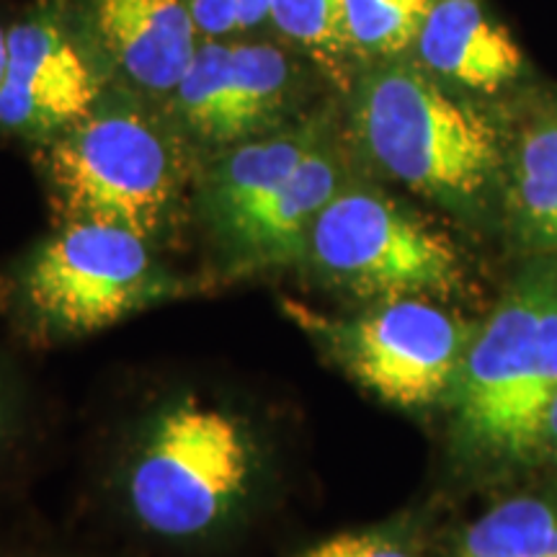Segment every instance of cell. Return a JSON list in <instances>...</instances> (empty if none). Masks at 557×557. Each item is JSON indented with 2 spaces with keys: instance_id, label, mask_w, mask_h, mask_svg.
I'll list each match as a JSON object with an SVG mask.
<instances>
[{
  "instance_id": "obj_1",
  "label": "cell",
  "mask_w": 557,
  "mask_h": 557,
  "mask_svg": "<svg viewBox=\"0 0 557 557\" xmlns=\"http://www.w3.org/2000/svg\"><path fill=\"white\" fill-rule=\"evenodd\" d=\"M259 444L240 416L184 398L165 406L124 485L127 513L163 547H207L238 524L259 475Z\"/></svg>"
},
{
  "instance_id": "obj_2",
  "label": "cell",
  "mask_w": 557,
  "mask_h": 557,
  "mask_svg": "<svg viewBox=\"0 0 557 557\" xmlns=\"http://www.w3.org/2000/svg\"><path fill=\"white\" fill-rule=\"evenodd\" d=\"M351 122L380 171L451 209L478 207L504 171V143L491 116L416 62L377 60L364 70Z\"/></svg>"
},
{
  "instance_id": "obj_3",
  "label": "cell",
  "mask_w": 557,
  "mask_h": 557,
  "mask_svg": "<svg viewBox=\"0 0 557 557\" xmlns=\"http://www.w3.org/2000/svg\"><path fill=\"white\" fill-rule=\"evenodd\" d=\"M459 438L496 459L547 442L557 395V261L521 271L472 336L451 387Z\"/></svg>"
},
{
  "instance_id": "obj_4",
  "label": "cell",
  "mask_w": 557,
  "mask_h": 557,
  "mask_svg": "<svg viewBox=\"0 0 557 557\" xmlns=\"http://www.w3.org/2000/svg\"><path fill=\"white\" fill-rule=\"evenodd\" d=\"M47 176L70 220L107 222L152 238L184 186L176 137L132 107L90 109L47 150Z\"/></svg>"
},
{
  "instance_id": "obj_5",
  "label": "cell",
  "mask_w": 557,
  "mask_h": 557,
  "mask_svg": "<svg viewBox=\"0 0 557 557\" xmlns=\"http://www.w3.org/2000/svg\"><path fill=\"white\" fill-rule=\"evenodd\" d=\"M176 289L152 259L148 238L88 220H70L16 274V299L26 315L65 336L120 323Z\"/></svg>"
},
{
  "instance_id": "obj_6",
  "label": "cell",
  "mask_w": 557,
  "mask_h": 557,
  "mask_svg": "<svg viewBox=\"0 0 557 557\" xmlns=\"http://www.w3.org/2000/svg\"><path fill=\"white\" fill-rule=\"evenodd\" d=\"M308 248L325 276L374 302L449 295L465 274L449 235L364 186L341 189L325 205L312 222Z\"/></svg>"
},
{
  "instance_id": "obj_7",
  "label": "cell",
  "mask_w": 557,
  "mask_h": 557,
  "mask_svg": "<svg viewBox=\"0 0 557 557\" xmlns=\"http://www.w3.org/2000/svg\"><path fill=\"white\" fill-rule=\"evenodd\" d=\"M318 331L354 380L398 408H426L451 393L475 331L423 297L377 302L361 318Z\"/></svg>"
},
{
  "instance_id": "obj_8",
  "label": "cell",
  "mask_w": 557,
  "mask_h": 557,
  "mask_svg": "<svg viewBox=\"0 0 557 557\" xmlns=\"http://www.w3.org/2000/svg\"><path fill=\"white\" fill-rule=\"evenodd\" d=\"M101 83L70 34L60 3L39 5L9 32V65L0 86V127L52 135L81 122Z\"/></svg>"
},
{
  "instance_id": "obj_9",
  "label": "cell",
  "mask_w": 557,
  "mask_h": 557,
  "mask_svg": "<svg viewBox=\"0 0 557 557\" xmlns=\"http://www.w3.org/2000/svg\"><path fill=\"white\" fill-rule=\"evenodd\" d=\"M413 62L431 78L472 94H498L524 73V54L483 0H434L413 39Z\"/></svg>"
},
{
  "instance_id": "obj_10",
  "label": "cell",
  "mask_w": 557,
  "mask_h": 557,
  "mask_svg": "<svg viewBox=\"0 0 557 557\" xmlns=\"http://www.w3.org/2000/svg\"><path fill=\"white\" fill-rule=\"evenodd\" d=\"M103 52L137 88L171 94L199 50L186 0H90Z\"/></svg>"
},
{
  "instance_id": "obj_11",
  "label": "cell",
  "mask_w": 557,
  "mask_h": 557,
  "mask_svg": "<svg viewBox=\"0 0 557 557\" xmlns=\"http://www.w3.org/2000/svg\"><path fill=\"white\" fill-rule=\"evenodd\" d=\"M344 189L336 152L318 143L299 160L295 173L261 209H256L230 240L256 259H289L308 246L312 222Z\"/></svg>"
},
{
  "instance_id": "obj_12",
  "label": "cell",
  "mask_w": 557,
  "mask_h": 557,
  "mask_svg": "<svg viewBox=\"0 0 557 557\" xmlns=\"http://www.w3.org/2000/svg\"><path fill=\"white\" fill-rule=\"evenodd\" d=\"M320 143L315 129L278 132L238 145L209 178V207L227 238L282 189L308 152Z\"/></svg>"
},
{
  "instance_id": "obj_13",
  "label": "cell",
  "mask_w": 557,
  "mask_h": 557,
  "mask_svg": "<svg viewBox=\"0 0 557 557\" xmlns=\"http://www.w3.org/2000/svg\"><path fill=\"white\" fill-rule=\"evenodd\" d=\"M508 171V209L521 233L540 246H557V109L521 129Z\"/></svg>"
},
{
  "instance_id": "obj_14",
  "label": "cell",
  "mask_w": 557,
  "mask_h": 557,
  "mask_svg": "<svg viewBox=\"0 0 557 557\" xmlns=\"http://www.w3.org/2000/svg\"><path fill=\"white\" fill-rule=\"evenodd\" d=\"M295 88V67L274 45H230V81L220 143L259 135L282 116Z\"/></svg>"
},
{
  "instance_id": "obj_15",
  "label": "cell",
  "mask_w": 557,
  "mask_h": 557,
  "mask_svg": "<svg viewBox=\"0 0 557 557\" xmlns=\"http://www.w3.org/2000/svg\"><path fill=\"white\" fill-rule=\"evenodd\" d=\"M455 557H557V508L537 496L487 508L457 540Z\"/></svg>"
},
{
  "instance_id": "obj_16",
  "label": "cell",
  "mask_w": 557,
  "mask_h": 557,
  "mask_svg": "<svg viewBox=\"0 0 557 557\" xmlns=\"http://www.w3.org/2000/svg\"><path fill=\"white\" fill-rule=\"evenodd\" d=\"M431 3L434 0H338L348 54L377 62L410 52Z\"/></svg>"
},
{
  "instance_id": "obj_17",
  "label": "cell",
  "mask_w": 557,
  "mask_h": 557,
  "mask_svg": "<svg viewBox=\"0 0 557 557\" xmlns=\"http://www.w3.org/2000/svg\"><path fill=\"white\" fill-rule=\"evenodd\" d=\"M271 21L278 32L325 65L351 58L341 32L338 0H274Z\"/></svg>"
},
{
  "instance_id": "obj_18",
  "label": "cell",
  "mask_w": 557,
  "mask_h": 557,
  "mask_svg": "<svg viewBox=\"0 0 557 557\" xmlns=\"http://www.w3.org/2000/svg\"><path fill=\"white\" fill-rule=\"evenodd\" d=\"M292 557H421V549L408 529L374 527L333 534Z\"/></svg>"
},
{
  "instance_id": "obj_19",
  "label": "cell",
  "mask_w": 557,
  "mask_h": 557,
  "mask_svg": "<svg viewBox=\"0 0 557 557\" xmlns=\"http://www.w3.org/2000/svg\"><path fill=\"white\" fill-rule=\"evenodd\" d=\"M197 32L207 39L240 32V0H186Z\"/></svg>"
},
{
  "instance_id": "obj_20",
  "label": "cell",
  "mask_w": 557,
  "mask_h": 557,
  "mask_svg": "<svg viewBox=\"0 0 557 557\" xmlns=\"http://www.w3.org/2000/svg\"><path fill=\"white\" fill-rule=\"evenodd\" d=\"M0 557H62L37 547H0Z\"/></svg>"
},
{
  "instance_id": "obj_21",
  "label": "cell",
  "mask_w": 557,
  "mask_h": 557,
  "mask_svg": "<svg viewBox=\"0 0 557 557\" xmlns=\"http://www.w3.org/2000/svg\"><path fill=\"white\" fill-rule=\"evenodd\" d=\"M547 442L553 444V449L557 455V395H555L553 406H549V413H547Z\"/></svg>"
},
{
  "instance_id": "obj_22",
  "label": "cell",
  "mask_w": 557,
  "mask_h": 557,
  "mask_svg": "<svg viewBox=\"0 0 557 557\" xmlns=\"http://www.w3.org/2000/svg\"><path fill=\"white\" fill-rule=\"evenodd\" d=\"M5 65H9V34L0 29V86L5 78Z\"/></svg>"
},
{
  "instance_id": "obj_23",
  "label": "cell",
  "mask_w": 557,
  "mask_h": 557,
  "mask_svg": "<svg viewBox=\"0 0 557 557\" xmlns=\"http://www.w3.org/2000/svg\"><path fill=\"white\" fill-rule=\"evenodd\" d=\"M5 421H9V400H5L3 380H0V436H3L5 431Z\"/></svg>"
}]
</instances>
